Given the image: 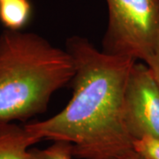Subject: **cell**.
Masks as SVG:
<instances>
[{
	"label": "cell",
	"instance_id": "1",
	"mask_svg": "<svg viewBox=\"0 0 159 159\" xmlns=\"http://www.w3.org/2000/svg\"><path fill=\"white\" fill-rule=\"evenodd\" d=\"M66 51L74 59L73 96L60 112L24 125L38 141H66L80 159H122L133 149L126 128L125 91L134 58L100 51L87 38L73 36Z\"/></svg>",
	"mask_w": 159,
	"mask_h": 159
},
{
	"label": "cell",
	"instance_id": "2",
	"mask_svg": "<svg viewBox=\"0 0 159 159\" xmlns=\"http://www.w3.org/2000/svg\"><path fill=\"white\" fill-rule=\"evenodd\" d=\"M74 59L39 34H0V124L26 121L47 110L51 97L71 83Z\"/></svg>",
	"mask_w": 159,
	"mask_h": 159
},
{
	"label": "cell",
	"instance_id": "3",
	"mask_svg": "<svg viewBox=\"0 0 159 159\" xmlns=\"http://www.w3.org/2000/svg\"><path fill=\"white\" fill-rule=\"evenodd\" d=\"M102 51L145 63L159 46V0H106Z\"/></svg>",
	"mask_w": 159,
	"mask_h": 159
},
{
	"label": "cell",
	"instance_id": "4",
	"mask_svg": "<svg viewBox=\"0 0 159 159\" xmlns=\"http://www.w3.org/2000/svg\"><path fill=\"white\" fill-rule=\"evenodd\" d=\"M126 128L133 140L159 139V87L145 63H134L126 82L124 99Z\"/></svg>",
	"mask_w": 159,
	"mask_h": 159
},
{
	"label": "cell",
	"instance_id": "5",
	"mask_svg": "<svg viewBox=\"0 0 159 159\" xmlns=\"http://www.w3.org/2000/svg\"><path fill=\"white\" fill-rule=\"evenodd\" d=\"M39 141L14 123L0 124V159H28V151Z\"/></svg>",
	"mask_w": 159,
	"mask_h": 159
},
{
	"label": "cell",
	"instance_id": "6",
	"mask_svg": "<svg viewBox=\"0 0 159 159\" xmlns=\"http://www.w3.org/2000/svg\"><path fill=\"white\" fill-rule=\"evenodd\" d=\"M31 15L29 0H5L0 2V21L7 29L20 30Z\"/></svg>",
	"mask_w": 159,
	"mask_h": 159
},
{
	"label": "cell",
	"instance_id": "7",
	"mask_svg": "<svg viewBox=\"0 0 159 159\" xmlns=\"http://www.w3.org/2000/svg\"><path fill=\"white\" fill-rule=\"evenodd\" d=\"M73 144L66 141H54L48 148H30L28 151V159H73Z\"/></svg>",
	"mask_w": 159,
	"mask_h": 159
},
{
	"label": "cell",
	"instance_id": "8",
	"mask_svg": "<svg viewBox=\"0 0 159 159\" xmlns=\"http://www.w3.org/2000/svg\"><path fill=\"white\" fill-rule=\"evenodd\" d=\"M133 148L146 159H159V139L142 137L134 141Z\"/></svg>",
	"mask_w": 159,
	"mask_h": 159
},
{
	"label": "cell",
	"instance_id": "9",
	"mask_svg": "<svg viewBox=\"0 0 159 159\" xmlns=\"http://www.w3.org/2000/svg\"><path fill=\"white\" fill-rule=\"evenodd\" d=\"M145 64L150 69L154 79L159 87V46L156 49V51H154L150 57L145 62Z\"/></svg>",
	"mask_w": 159,
	"mask_h": 159
},
{
	"label": "cell",
	"instance_id": "10",
	"mask_svg": "<svg viewBox=\"0 0 159 159\" xmlns=\"http://www.w3.org/2000/svg\"><path fill=\"white\" fill-rule=\"evenodd\" d=\"M122 159H146L144 157H142L141 154H139L137 151H135L134 148L131 149L130 151H128L123 157Z\"/></svg>",
	"mask_w": 159,
	"mask_h": 159
},
{
	"label": "cell",
	"instance_id": "11",
	"mask_svg": "<svg viewBox=\"0 0 159 159\" xmlns=\"http://www.w3.org/2000/svg\"><path fill=\"white\" fill-rule=\"evenodd\" d=\"M1 1H5V0H0V2H1Z\"/></svg>",
	"mask_w": 159,
	"mask_h": 159
}]
</instances>
